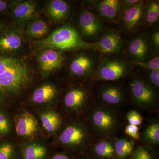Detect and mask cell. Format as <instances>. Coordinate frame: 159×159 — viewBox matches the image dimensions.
Here are the masks:
<instances>
[{
    "mask_svg": "<svg viewBox=\"0 0 159 159\" xmlns=\"http://www.w3.org/2000/svg\"><path fill=\"white\" fill-rule=\"evenodd\" d=\"M45 147L39 144H30L27 145L23 151L24 159H44L47 155Z\"/></svg>",
    "mask_w": 159,
    "mask_h": 159,
    "instance_id": "603a6c76",
    "label": "cell"
},
{
    "mask_svg": "<svg viewBox=\"0 0 159 159\" xmlns=\"http://www.w3.org/2000/svg\"><path fill=\"white\" fill-rule=\"evenodd\" d=\"M35 45L40 51L45 49L58 51L96 49L95 43L84 42L76 29L68 25L55 29L48 36L39 41Z\"/></svg>",
    "mask_w": 159,
    "mask_h": 159,
    "instance_id": "7a4b0ae2",
    "label": "cell"
},
{
    "mask_svg": "<svg viewBox=\"0 0 159 159\" xmlns=\"http://www.w3.org/2000/svg\"><path fill=\"white\" fill-rule=\"evenodd\" d=\"M56 94L57 89L54 85L50 84H43L34 91L32 100L37 104L47 103L54 99Z\"/></svg>",
    "mask_w": 159,
    "mask_h": 159,
    "instance_id": "d6986e66",
    "label": "cell"
},
{
    "mask_svg": "<svg viewBox=\"0 0 159 159\" xmlns=\"http://www.w3.org/2000/svg\"><path fill=\"white\" fill-rule=\"evenodd\" d=\"M15 150L14 146L6 142L0 145V159H14Z\"/></svg>",
    "mask_w": 159,
    "mask_h": 159,
    "instance_id": "83f0119b",
    "label": "cell"
},
{
    "mask_svg": "<svg viewBox=\"0 0 159 159\" xmlns=\"http://www.w3.org/2000/svg\"><path fill=\"white\" fill-rule=\"evenodd\" d=\"M95 152L97 155L103 158H112L115 153V148L111 142L103 141L96 145Z\"/></svg>",
    "mask_w": 159,
    "mask_h": 159,
    "instance_id": "d4e9b609",
    "label": "cell"
},
{
    "mask_svg": "<svg viewBox=\"0 0 159 159\" xmlns=\"http://www.w3.org/2000/svg\"><path fill=\"white\" fill-rule=\"evenodd\" d=\"M38 128V122L36 118L29 112H25L17 119L16 131L19 136L29 138L37 133Z\"/></svg>",
    "mask_w": 159,
    "mask_h": 159,
    "instance_id": "52a82bcc",
    "label": "cell"
},
{
    "mask_svg": "<svg viewBox=\"0 0 159 159\" xmlns=\"http://www.w3.org/2000/svg\"><path fill=\"white\" fill-rule=\"evenodd\" d=\"M128 122L130 125H140L143 121V118L139 113L136 111H131L126 116Z\"/></svg>",
    "mask_w": 159,
    "mask_h": 159,
    "instance_id": "f546056e",
    "label": "cell"
},
{
    "mask_svg": "<svg viewBox=\"0 0 159 159\" xmlns=\"http://www.w3.org/2000/svg\"><path fill=\"white\" fill-rule=\"evenodd\" d=\"M87 93L80 89H75L69 91L64 99L65 105L68 108L76 110L84 105L87 99Z\"/></svg>",
    "mask_w": 159,
    "mask_h": 159,
    "instance_id": "ac0fdd59",
    "label": "cell"
},
{
    "mask_svg": "<svg viewBox=\"0 0 159 159\" xmlns=\"http://www.w3.org/2000/svg\"><path fill=\"white\" fill-rule=\"evenodd\" d=\"M145 16L147 22L152 25L156 22L159 17V4L157 1H152L145 10Z\"/></svg>",
    "mask_w": 159,
    "mask_h": 159,
    "instance_id": "484cf974",
    "label": "cell"
},
{
    "mask_svg": "<svg viewBox=\"0 0 159 159\" xmlns=\"http://www.w3.org/2000/svg\"><path fill=\"white\" fill-rule=\"evenodd\" d=\"M22 39L16 31H11L0 38V52L11 53L19 50L22 45Z\"/></svg>",
    "mask_w": 159,
    "mask_h": 159,
    "instance_id": "9a60e30c",
    "label": "cell"
},
{
    "mask_svg": "<svg viewBox=\"0 0 159 159\" xmlns=\"http://www.w3.org/2000/svg\"><path fill=\"white\" fill-rule=\"evenodd\" d=\"M92 119L95 127L102 133L111 131L116 124L115 115L111 111L103 109H99L95 111Z\"/></svg>",
    "mask_w": 159,
    "mask_h": 159,
    "instance_id": "9c48e42d",
    "label": "cell"
},
{
    "mask_svg": "<svg viewBox=\"0 0 159 159\" xmlns=\"http://www.w3.org/2000/svg\"><path fill=\"white\" fill-rule=\"evenodd\" d=\"M128 49L129 54L134 61L144 62L149 55V42L145 36L140 35L131 42Z\"/></svg>",
    "mask_w": 159,
    "mask_h": 159,
    "instance_id": "30bf717a",
    "label": "cell"
},
{
    "mask_svg": "<svg viewBox=\"0 0 159 159\" xmlns=\"http://www.w3.org/2000/svg\"><path fill=\"white\" fill-rule=\"evenodd\" d=\"M134 145L133 141L125 139H119L115 144V153L118 159H125L132 152Z\"/></svg>",
    "mask_w": 159,
    "mask_h": 159,
    "instance_id": "cb8c5ba5",
    "label": "cell"
},
{
    "mask_svg": "<svg viewBox=\"0 0 159 159\" xmlns=\"http://www.w3.org/2000/svg\"><path fill=\"white\" fill-rule=\"evenodd\" d=\"M36 10V4L34 1H25L14 7L13 14L19 21L24 22L33 17Z\"/></svg>",
    "mask_w": 159,
    "mask_h": 159,
    "instance_id": "e0dca14e",
    "label": "cell"
},
{
    "mask_svg": "<svg viewBox=\"0 0 159 159\" xmlns=\"http://www.w3.org/2000/svg\"><path fill=\"white\" fill-rule=\"evenodd\" d=\"M79 25L81 32L87 37H94L102 31V23L93 14L85 9L79 17Z\"/></svg>",
    "mask_w": 159,
    "mask_h": 159,
    "instance_id": "8992f818",
    "label": "cell"
},
{
    "mask_svg": "<svg viewBox=\"0 0 159 159\" xmlns=\"http://www.w3.org/2000/svg\"><path fill=\"white\" fill-rule=\"evenodd\" d=\"M49 30V27L44 20L37 19L28 24L25 30L26 34L33 39L42 38L45 36Z\"/></svg>",
    "mask_w": 159,
    "mask_h": 159,
    "instance_id": "7402d4cb",
    "label": "cell"
},
{
    "mask_svg": "<svg viewBox=\"0 0 159 159\" xmlns=\"http://www.w3.org/2000/svg\"><path fill=\"white\" fill-rule=\"evenodd\" d=\"M94 64L93 59L90 56L85 54H80L71 61L70 70L75 76L84 77L92 72Z\"/></svg>",
    "mask_w": 159,
    "mask_h": 159,
    "instance_id": "7c38bea8",
    "label": "cell"
},
{
    "mask_svg": "<svg viewBox=\"0 0 159 159\" xmlns=\"http://www.w3.org/2000/svg\"><path fill=\"white\" fill-rule=\"evenodd\" d=\"M43 127L50 133L55 132L59 129L62 122L59 114L53 111L43 112L40 116Z\"/></svg>",
    "mask_w": 159,
    "mask_h": 159,
    "instance_id": "ffe728a7",
    "label": "cell"
},
{
    "mask_svg": "<svg viewBox=\"0 0 159 159\" xmlns=\"http://www.w3.org/2000/svg\"><path fill=\"white\" fill-rule=\"evenodd\" d=\"M139 128L137 125L129 124L125 128V133L129 136L133 138L135 140H139Z\"/></svg>",
    "mask_w": 159,
    "mask_h": 159,
    "instance_id": "d6a6232c",
    "label": "cell"
},
{
    "mask_svg": "<svg viewBox=\"0 0 159 159\" xmlns=\"http://www.w3.org/2000/svg\"><path fill=\"white\" fill-rule=\"evenodd\" d=\"M100 97L103 102L111 105H119L122 103L125 98L123 89L115 85H107L102 88Z\"/></svg>",
    "mask_w": 159,
    "mask_h": 159,
    "instance_id": "2e32d148",
    "label": "cell"
},
{
    "mask_svg": "<svg viewBox=\"0 0 159 159\" xmlns=\"http://www.w3.org/2000/svg\"><path fill=\"white\" fill-rule=\"evenodd\" d=\"M144 8V2L140 1L135 6L127 9L123 13L122 22L129 31L133 30L138 25L142 18Z\"/></svg>",
    "mask_w": 159,
    "mask_h": 159,
    "instance_id": "5bb4252c",
    "label": "cell"
},
{
    "mask_svg": "<svg viewBox=\"0 0 159 159\" xmlns=\"http://www.w3.org/2000/svg\"><path fill=\"white\" fill-rule=\"evenodd\" d=\"M120 6V2L118 0H103L99 3L97 9L102 17L112 19L116 16Z\"/></svg>",
    "mask_w": 159,
    "mask_h": 159,
    "instance_id": "44dd1931",
    "label": "cell"
},
{
    "mask_svg": "<svg viewBox=\"0 0 159 159\" xmlns=\"http://www.w3.org/2000/svg\"><path fill=\"white\" fill-rule=\"evenodd\" d=\"M140 2L139 0H125L124 1V6L126 7V9H129L135 6Z\"/></svg>",
    "mask_w": 159,
    "mask_h": 159,
    "instance_id": "d590c367",
    "label": "cell"
},
{
    "mask_svg": "<svg viewBox=\"0 0 159 159\" xmlns=\"http://www.w3.org/2000/svg\"><path fill=\"white\" fill-rule=\"evenodd\" d=\"M10 130L9 120L4 114L0 112V134L8 133Z\"/></svg>",
    "mask_w": 159,
    "mask_h": 159,
    "instance_id": "1f68e13d",
    "label": "cell"
},
{
    "mask_svg": "<svg viewBox=\"0 0 159 159\" xmlns=\"http://www.w3.org/2000/svg\"><path fill=\"white\" fill-rule=\"evenodd\" d=\"M148 77L150 82L154 86L158 88L159 86V70H150L148 74Z\"/></svg>",
    "mask_w": 159,
    "mask_h": 159,
    "instance_id": "836d02e7",
    "label": "cell"
},
{
    "mask_svg": "<svg viewBox=\"0 0 159 159\" xmlns=\"http://www.w3.org/2000/svg\"><path fill=\"white\" fill-rule=\"evenodd\" d=\"M2 25H1V24H0V31H1V29H2Z\"/></svg>",
    "mask_w": 159,
    "mask_h": 159,
    "instance_id": "f35d334b",
    "label": "cell"
},
{
    "mask_svg": "<svg viewBox=\"0 0 159 159\" xmlns=\"http://www.w3.org/2000/svg\"><path fill=\"white\" fill-rule=\"evenodd\" d=\"M134 64L139 66L141 67L150 70H159V56L154 57L146 62H140V61H133Z\"/></svg>",
    "mask_w": 159,
    "mask_h": 159,
    "instance_id": "f1b7e54d",
    "label": "cell"
},
{
    "mask_svg": "<svg viewBox=\"0 0 159 159\" xmlns=\"http://www.w3.org/2000/svg\"><path fill=\"white\" fill-rule=\"evenodd\" d=\"M152 43L154 47L157 49H159V31H156L153 33L152 37Z\"/></svg>",
    "mask_w": 159,
    "mask_h": 159,
    "instance_id": "e575fe53",
    "label": "cell"
},
{
    "mask_svg": "<svg viewBox=\"0 0 159 159\" xmlns=\"http://www.w3.org/2000/svg\"><path fill=\"white\" fill-rule=\"evenodd\" d=\"M7 7V4L4 1L0 0V12L6 10Z\"/></svg>",
    "mask_w": 159,
    "mask_h": 159,
    "instance_id": "74e56055",
    "label": "cell"
},
{
    "mask_svg": "<svg viewBox=\"0 0 159 159\" xmlns=\"http://www.w3.org/2000/svg\"><path fill=\"white\" fill-rule=\"evenodd\" d=\"M33 77L31 68L24 60L0 56V93L19 94L29 86Z\"/></svg>",
    "mask_w": 159,
    "mask_h": 159,
    "instance_id": "6da1fadb",
    "label": "cell"
},
{
    "mask_svg": "<svg viewBox=\"0 0 159 159\" xmlns=\"http://www.w3.org/2000/svg\"><path fill=\"white\" fill-rule=\"evenodd\" d=\"M1 95H0V101H1Z\"/></svg>",
    "mask_w": 159,
    "mask_h": 159,
    "instance_id": "ab89813d",
    "label": "cell"
},
{
    "mask_svg": "<svg viewBox=\"0 0 159 159\" xmlns=\"http://www.w3.org/2000/svg\"><path fill=\"white\" fill-rule=\"evenodd\" d=\"M46 10L47 14L53 21L59 22L67 17L70 7L65 1L53 0L49 2Z\"/></svg>",
    "mask_w": 159,
    "mask_h": 159,
    "instance_id": "4fadbf2b",
    "label": "cell"
},
{
    "mask_svg": "<svg viewBox=\"0 0 159 159\" xmlns=\"http://www.w3.org/2000/svg\"><path fill=\"white\" fill-rule=\"evenodd\" d=\"M132 96L137 104L143 107H150L156 101L153 88L144 80L135 78L130 84Z\"/></svg>",
    "mask_w": 159,
    "mask_h": 159,
    "instance_id": "277c9868",
    "label": "cell"
},
{
    "mask_svg": "<svg viewBox=\"0 0 159 159\" xmlns=\"http://www.w3.org/2000/svg\"><path fill=\"white\" fill-rule=\"evenodd\" d=\"M95 44L96 49L107 54L119 53L122 48L121 37L115 31H109L106 33L98 43Z\"/></svg>",
    "mask_w": 159,
    "mask_h": 159,
    "instance_id": "8fae6325",
    "label": "cell"
},
{
    "mask_svg": "<svg viewBox=\"0 0 159 159\" xmlns=\"http://www.w3.org/2000/svg\"><path fill=\"white\" fill-rule=\"evenodd\" d=\"M130 159H152L149 152L143 148H138L134 150Z\"/></svg>",
    "mask_w": 159,
    "mask_h": 159,
    "instance_id": "4dcf8cb0",
    "label": "cell"
},
{
    "mask_svg": "<svg viewBox=\"0 0 159 159\" xmlns=\"http://www.w3.org/2000/svg\"><path fill=\"white\" fill-rule=\"evenodd\" d=\"M144 138L147 142L152 144H158L159 142V125L157 123L151 124L145 129Z\"/></svg>",
    "mask_w": 159,
    "mask_h": 159,
    "instance_id": "4316f807",
    "label": "cell"
},
{
    "mask_svg": "<svg viewBox=\"0 0 159 159\" xmlns=\"http://www.w3.org/2000/svg\"><path fill=\"white\" fill-rule=\"evenodd\" d=\"M86 132L85 129L79 125L68 126L59 137L60 142L67 146H77L85 141Z\"/></svg>",
    "mask_w": 159,
    "mask_h": 159,
    "instance_id": "ba28073f",
    "label": "cell"
},
{
    "mask_svg": "<svg viewBox=\"0 0 159 159\" xmlns=\"http://www.w3.org/2000/svg\"><path fill=\"white\" fill-rule=\"evenodd\" d=\"M51 159H71L70 157L64 154H57L52 157Z\"/></svg>",
    "mask_w": 159,
    "mask_h": 159,
    "instance_id": "8d00e7d4",
    "label": "cell"
},
{
    "mask_svg": "<svg viewBox=\"0 0 159 159\" xmlns=\"http://www.w3.org/2000/svg\"><path fill=\"white\" fill-rule=\"evenodd\" d=\"M128 65L123 60L107 58L102 61L97 69L96 77L100 80L113 81L122 78L128 74Z\"/></svg>",
    "mask_w": 159,
    "mask_h": 159,
    "instance_id": "3957f363",
    "label": "cell"
},
{
    "mask_svg": "<svg viewBox=\"0 0 159 159\" xmlns=\"http://www.w3.org/2000/svg\"><path fill=\"white\" fill-rule=\"evenodd\" d=\"M40 70L44 75H48L62 66L63 57L60 51L52 49L40 51L37 56Z\"/></svg>",
    "mask_w": 159,
    "mask_h": 159,
    "instance_id": "5b68a950",
    "label": "cell"
}]
</instances>
